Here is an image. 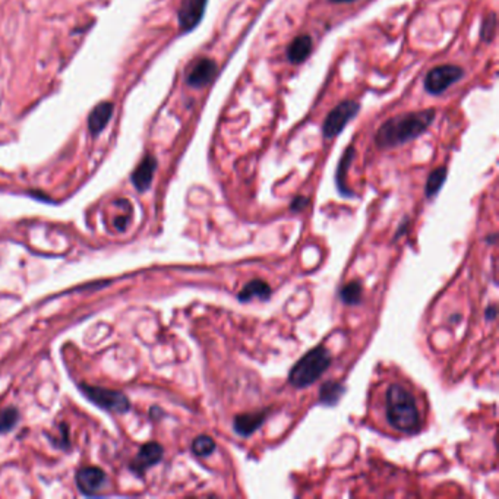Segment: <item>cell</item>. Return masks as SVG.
Returning <instances> with one entry per match:
<instances>
[{"mask_svg":"<svg viewBox=\"0 0 499 499\" xmlns=\"http://www.w3.org/2000/svg\"><path fill=\"white\" fill-rule=\"evenodd\" d=\"M437 111L426 108L421 111L402 113L384 122L375 135V142L379 148L388 150L407 143L426 132L432 125Z\"/></svg>","mask_w":499,"mask_h":499,"instance_id":"obj_1","label":"cell"},{"mask_svg":"<svg viewBox=\"0 0 499 499\" xmlns=\"http://www.w3.org/2000/svg\"><path fill=\"white\" fill-rule=\"evenodd\" d=\"M385 413L390 425L406 435H414L422 428V417L414 395L400 384H393L385 397Z\"/></svg>","mask_w":499,"mask_h":499,"instance_id":"obj_2","label":"cell"},{"mask_svg":"<svg viewBox=\"0 0 499 499\" xmlns=\"http://www.w3.org/2000/svg\"><path fill=\"white\" fill-rule=\"evenodd\" d=\"M331 353L327 347L318 346L308 351L304 356L292 367L288 374V382L295 388H306V386L316 382L325 370L331 366Z\"/></svg>","mask_w":499,"mask_h":499,"instance_id":"obj_3","label":"cell"},{"mask_svg":"<svg viewBox=\"0 0 499 499\" xmlns=\"http://www.w3.org/2000/svg\"><path fill=\"white\" fill-rule=\"evenodd\" d=\"M463 76L464 71L457 64H441V66L433 68L426 73L423 85L429 94L440 95L451 85L458 83Z\"/></svg>","mask_w":499,"mask_h":499,"instance_id":"obj_4","label":"cell"},{"mask_svg":"<svg viewBox=\"0 0 499 499\" xmlns=\"http://www.w3.org/2000/svg\"><path fill=\"white\" fill-rule=\"evenodd\" d=\"M359 110L360 106L353 100H346L338 104L337 107H334L330 111V115L327 116L324 125H322V135L328 139L340 135L346 125L358 115Z\"/></svg>","mask_w":499,"mask_h":499,"instance_id":"obj_5","label":"cell"},{"mask_svg":"<svg viewBox=\"0 0 499 499\" xmlns=\"http://www.w3.org/2000/svg\"><path fill=\"white\" fill-rule=\"evenodd\" d=\"M80 390L84 391L88 400H91L97 406L106 409L108 412L125 413L131 409L127 397L119 391L100 388V386H90V385H80Z\"/></svg>","mask_w":499,"mask_h":499,"instance_id":"obj_6","label":"cell"},{"mask_svg":"<svg viewBox=\"0 0 499 499\" xmlns=\"http://www.w3.org/2000/svg\"><path fill=\"white\" fill-rule=\"evenodd\" d=\"M208 0H182L179 12H177V20L182 31L188 32L201 22L205 13Z\"/></svg>","mask_w":499,"mask_h":499,"instance_id":"obj_7","label":"cell"},{"mask_svg":"<svg viewBox=\"0 0 499 499\" xmlns=\"http://www.w3.org/2000/svg\"><path fill=\"white\" fill-rule=\"evenodd\" d=\"M216 73H217V63L211 59L202 57V59H198L190 66V69L186 75V83L190 87L202 88L211 83Z\"/></svg>","mask_w":499,"mask_h":499,"instance_id":"obj_8","label":"cell"},{"mask_svg":"<svg viewBox=\"0 0 499 499\" xmlns=\"http://www.w3.org/2000/svg\"><path fill=\"white\" fill-rule=\"evenodd\" d=\"M107 482L106 473L99 467H84L76 475V485L79 491L85 495H94L99 492Z\"/></svg>","mask_w":499,"mask_h":499,"instance_id":"obj_9","label":"cell"},{"mask_svg":"<svg viewBox=\"0 0 499 499\" xmlns=\"http://www.w3.org/2000/svg\"><path fill=\"white\" fill-rule=\"evenodd\" d=\"M163 447L157 442H148L142 445V448L139 449V453L136 454V457L134 458L131 469L138 473L142 475L145 470L150 469V467L155 465L158 461H161L163 458Z\"/></svg>","mask_w":499,"mask_h":499,"instance_id":"obj_10","label":"cell"},{"mask_svg":"<svg viewBox=\"0 0 499 499\" xmlns=\"http://www.w3.org/2000/svg\"><path fill=\"white\" fill-rule=\"evenodd\" d=\"M269 410H261V412H255V413H244L239 414L234 417L233 421V429L240 437H251L252 433H255L258 429H260L264 422L267 421Z\"/></svg>","mask_w":499,"mask_h":499,"instance_id":"obj_11","label":"cell"},{"mask_svg":"<svg viewBox=\"0 0 499 499\" xmlns=\"http://www.w3.org/2000/svg\"><path fill=\"white\" fill-rule=\"evenodd\" d=\"M157 169V160L153 155L145 157L132 174V183L138 190H147L151 186Z\"/></svg>","mask_w":499,"mask_h":499,"instance_id":"obj_12","label":"cell"},{"mask_svg":"<svg viewBox=\"0 0 499 499\" xmlns=\"http://www.w3.org/2000/svg\"><path fill=\"white\" fill-rule=\"evenodd\" d=\"M312 52V38L308 34L296 37L287 47V59L290 63L297 64L309 57Z\"/></svg>","mask_w":499,"mask_h":499,"instance_id":"obj_13","label":"cell"},{"mask_svg":"<svg viewBox=\"0 0 499 499\" xmlns=\"http://www.w3.org/2000/svg\"><path fill=\"white\" fill-rule=\"evenodd\" d=\"M271 287L267 281L264 280H252L248 284H245V287L240 290V293L237 295L239 302L241 303H248L251 302L253 297H258L261 300H268L271 297Z\"/></svg>","mask_w":499,"mask_h":499,"instance_id":"obj_14","label":"cell"},{"mask_svg":"<svg viewBox=\"0 0 499 499\" xmlns=\"http://www.w3.org/2000/svg\"><path fill=\"white\" fill-rule=\"evenodd\" d=\"M113 115V104L111 103H100L97 106L88 118V127L92 135H99L106 125L108 123L110 118Z\"/></svg>","mask_w":499,"mask_h":499,"instance_id":"obj_15","label":"cell"},{"mask_svg":"<svg viewBox=\"0 0 499 499\" xmlns=\"http://www.w3.org/2000/svg\"><path fill=\"white\" fill-rule=\"evenodd\" d=\"M354 148L353 147H349L342 160H340V163H338V169H337V173H335V182H337V188H338V192L342 193L343 197H354V193L351 190H349L347 188V183H346V176H347V171L350 169V164H351V161L354 158Z\"/></svg>","mask_w":499,"mask_h":499,"instance_id":"obj_16","label":"cell"},{"mask_svg":"<svg viewBox=\"0 0 499 499\" xmlns=\"http://www.w3.org/2000/svg\"><path fill=\"white\" fill-rule=\"evenodd\" d=\"M344 393H346V386L343 384L328 381L321 385L319 401L324 402L325 406H335Z\"/></svg>","mask_w":499,"mask_h":499,"instance_id":"obj_17","label":"cell"},{"mask_svg":"<svg viewBox=\"0 0 499 499\" xmlns=\"http://www.w3.org/2000/svg\"><path fill=\"white\" fill-rule=\"evenodd\" d=\"M447 179V169L445 167H438L435 169L429 176L426 181V186H425V192L428 198H433L437 193L440 192V189L442 188V185L445 183Z\"/></svg>","mask_w":499,"mask_h":499,"instance_id":"obj_18","label":"cell"},{"mask_svg":"<svg viewBox=\"0 0 499 499\" xmlns=\"http://www.w3.org/2000/svg\"><path fill=\"white\" fill-rule=\"evenodd\" d=\"M362 295H363V288L362 284L359 281H350L346 286H343L342 292H340V297L343 300V303L346 304H358L362 300Z\"/></svg>","mask_w":499,"mask_h":499,"instance_id":"obj_19","label":"cell"},{"mask_svg":"<svg viewBox=\"0 0 499 499\" xmlns=\"http://www.w3.org/2000/svg\"><path fill=\"white\" fill-rule=\"evenodd\" d=\"M216 449V442L206 437V435H199L192 442V453L198 457H206L209 454H213Z\"/></svg>","mask_w":499,"mask_h":499,"instance_id":"obj_20","label":"cell"},{"mask_svg":"<svg viewBox=\"0 0 499 499\" xmlns=\"http://www.w3.org/2000/svg\"><path fill=\"white\" fill-rule=\"evenodd\" d=\"M496 32V13L491 12L485 16V20L482 22V28H480V37L483 41L491 43L495 37Z\"/></svg>","mask_w":499,"mask_h":499,"instance_id":"obj_21","label":"cell"},{"mask_svg":"<svg viewBox=\"0 0 499 499\" xmlns=\"http://www.w3.org/2000/svg\"><path fill=\"white\" fill-rule=\"evenodd\" d=\"M18 419H20V413L16 409H5L0 412V432L5 433V432H9L15 428L16 422H18Z\"/></svg>","mask_w":499,"mask_h":499,"instance_id":"obj_22","label":"cell"},{"mask_svg":"<svg viewBox=\"0 0 499 499\" xmlns=\"http://www.w3.org/2000/svg\"><path fill=\"white\" fill-rule=\"evenodd\" d=\"M309 204V198H306V197H296L292 202V205H290V209H292L293 213H297V211H302L303 208L308 206Z\"/></svg>","mask_w":499,"mask_h":499,"instance_id":"obj_23","label":"cell"},{"mask_svg":"<svg viewBox=\"0 0 499 499\" xmlns=\"http://www.w3.org/2000/svg\"><path fill=\"white\" fill-rule=\"evenodd\" d=\"M485 318L488 321H493L496 318V306L495 304L489 306V308L485 311Z\"/></svg>","mask_w":499,"mask_h":499,"instance_id":"obj_24","label":"cell"},{"mask_svg":"<svg viewBox=\"0 0 499 499\" xmlns=\"http://www.w3.org/2000/svg\"><path fill=\"white\" fill-rule=\"evenodd\" d=\"M332 3H353L354 0H330Z\"/></svg>","mask_w":499,"mask_h":499,"instance_id":"obj_25","label":"cell"}]
</instances>
